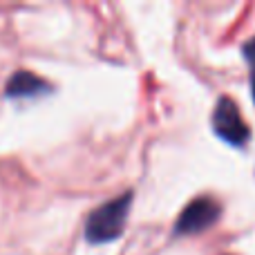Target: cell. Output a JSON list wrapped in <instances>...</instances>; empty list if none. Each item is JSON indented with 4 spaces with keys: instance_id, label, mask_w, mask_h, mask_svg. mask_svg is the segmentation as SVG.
<instances>
[{
    "instance_id": "6da1fadb",
    "label": "cell",
    "mask_w": 255,
    "mask_h": 255,
    "mask_svg": "<svg viewBox=\"0 0 255 255\" xmlns=\"http://www.w3.org/2000/svg\"><path fill=\"white\" fill-rule=\"evenodd\" d=\"M132 193H124L121 197H115L110 202L94 208L85 220V240L90 244H108L121 238L130 213Z\"/></svg>"
},
{
    "instance_id": "7a4b0ae2",
    "label": "cell",
    "mask_w": 255,
    "mask_h": 255,
    "mask_svg": "<svg viewBox=\"0 0 255 255\" xmlns=\"http://www.w3.org/2000/svg\"><path fill=\"white\" fill-rule=\"evenodd\" d=\"M213 128L231 145H244L251 136V130H249L238 103L231 97L217 99L215 108H213Z\"/></svg>"
},
{
    "instance_id": "3957f363",
    "label": "cell",
    "mask_w": 255,
    "mask_h": 255,
    "mask_svg": "<svg viewBox=\"0 0 255 255\" xmlns=\"http://www.w3.org/2000/svg\"><path fill=\"white\" fill-rule=\"evenodd\" d=\"M222 215V206L217 199L208 197V195H199L195 197L188 206L181 211V215L175 222V233L177 235H197L202 231L211 229Z\"/></svg>"
},
{
    "instance_id": "277c9868",
    "label": "cell",
    "mask_w": 255,
    "mask_h": 255,
    "mask_svg": "<svg viewBox=\"0 0 255 255\" xmlns=\"http://www.w3.org/2000/svg\"><path fill=\"white\" fill-rule=\"evenodd\" d=\"M49 92H52V85L27 70L13 72L4 85V97L11 101H36L40 97H47Z\"/></svg>"
},
{
    "instance_id": "5b68a950",
    "label": "cell",
    "mask_w": 255,
    "mask_h": 255,
    "mask_svg": "<svg viewBox=\"0 0 255 255\" xmlns=\"http://www.w3.org/2000/svg\"><path fill=\"white\" fill-rule=\"evenodd\" d=\"M244 49H247V47H244ZM247 56L251 58V63H253V72H251V90H253V99H255V52L247 49Z\"/></svg>"
}]
</instances>
